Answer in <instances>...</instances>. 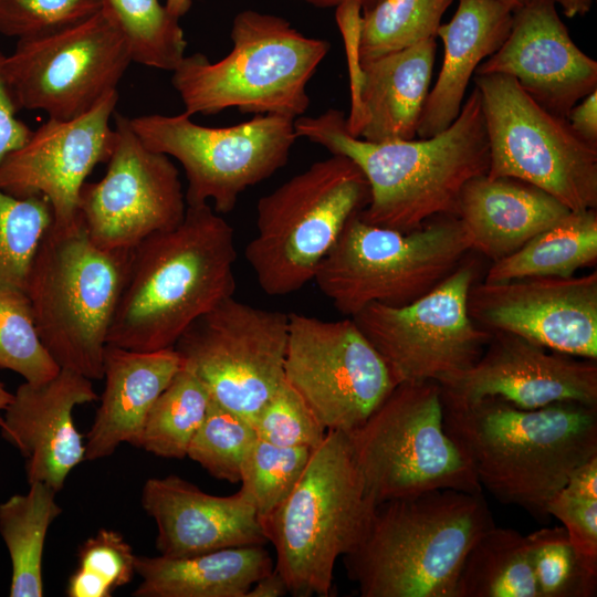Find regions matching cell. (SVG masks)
<instances>
[{
	"mask_svg": "<svg viewBox=\"0 0 597 597\" xmlns=\"http://www.w3.org/2000/svg\"><path fill=\"white\" fill-rule=\"evenodd\" d=\"M297 137L353 160L369 186L358 213L366 223L409 232L439 216H457L464 185L489 170L481 94L473 88L455 121L429 138L368 142L353 136L346 115L327 109L294 121Z\"/></svg>",
	"mask_w": 597,
	"mask_h": 597,
	"instance_id": "1",
	"label": "cell"
},
{
	"mask_svg": "<svg viewBox=\"0 0 597 597\" xmlns=\"http://www.w3.org/2000/svg\"><path fill=\"white\" fill-rule=\"evenodd\" d=\"M442 392V391H441ZM444 428L482 490L546 520L569 475L597 455V406L555 402L520 409L499 398H443Z\"/></svg>",
	"mask_w": 597,
	"mask_h": 597,
	"instance_id": "2",
	"label": "cell"
},
{
	"mask_svg": "<svg viewBox=\"0 0 597 597\" xmlns=\"http://www.w3.org/2000/svg\"><path fill=\"white\" fill-rule=\"evenodd\" d=\"M232 227L210 203L187 205L181 222L132 251L107 345L136 352L174 348L185 331L234 295Z\"/></svg>",
	"mask_w": 597,
	"mask_h": 597,
	"instance_id": "3",
	"label": "cell"
},
{
	"mask_svg": "<svg viewBox=\"0 0 597 597\" xmlns=\"http://www.w3.org/2000/svg\"><path fill=\"white\" fill-rule=\"evenodd\" d=\"M494 524L483 492L436 490L378 503L344 555L363 597H454L463 561Z\"/></svg>",
	"mask_w": 597,
	"mask_h": 597,
	"instance_id": "4",
	"label": "cell"
},
{
	"mask_svg": "<svg viewBox=\"0 0 597 597\" xmlns=\"http://www.w3.org/2000/svg\"><path fill=\"white\" fill-rule=\"evenodd\" d=\"M133 250H105L80 219L53 224L29 269L24 292L39 336L61 369L103 378L108 332L125 285Z\"/></svg>",
	"mask_w": 597,
	"mask_h": 597,
	"instance_id": "5",
	"label": "cell"
},
{
	"mask_svg": "<svg viewBox=\"0 0 597 597\" xmlns=\"http://www.w3.org/2000/svg\"><path fill=\"white\" fill-rule=\"evenodd\" d=\"M229 54L211 62L202 53L182 59L171 85L187 115L227 108L296 119L310 106L307 83L329 51L326 40L310 38L279 15L239 12L232 22Z\"/></svg>",
	"mask_w": 597,
	"mask_h": 597,
	"instance_id": "6",
	"label": "cell"
},
{
	"mask_svg": "<svg viewBox=\"0 0 597 597\" xmlns=\"http://www.w3.org/2000/svg\"><path fill=\"white\" fill-rule=\"evenodd\" d=\"M375 506L350 436L327 430L293 491L260 521L290 595H329L336 561L359 542Z\"/></svg>",
	"mask_w": 597,
	"mask_h": 597,
	"instance_id": "7",
	"label": "cell"
},
{
	"mask_svg": "<svg viewBox=\"0 0 597 597\" xmlns=\"http://www.w3.org/2000/svg\"><path fill=\"white\" fill-rule=\"evenodd\" d=\"M369 201L368 182L343 155L313 163L256 205V233L244 256L260 289L281 296L313 281L348 220Z\"/></svg>",
	"mask_w": 597,
	"mask_h": 597,
	"instance_id": "8",
	"label": "cell"
},
{
	"mask_svg": "<svg viewBox=\"0 0 597 597\" xmlns=\"http://www.w3.org/2000/svg\"><path fill=\"white\" fill-rule=\"evenodd\" d=\"M472 251L457 216H439L401 232L358 213L320 263L313 281L346 317L373 303L402 306L429 293Z\"/></svg>",
	"mask_w": 597,
	"mask_h": 597,
	"instance_id": "9",
	"label": "cell"
},
{
	"mask_svg": "<svg viewBox=\"0 0 597 597\" xmlns=\"http://www.w3.org/2000/svg\"><path fill=\"white\" fill-rule=\"evenodd\" d=\"M349 436L367 494L376 505L436 490L483 492L444 428L437 381L396 385Z\"/></svg>",
	"mask_w": 597,
	"mask_h": 597,
	"instance_id": "10",
	"label": "cell"
},
{
	"mask_svg": "<svg viewBox=\"0 0 597 597\" xmlns=\"http://www.w3.org/2000/svg\"><path fill=\"white\" fill-rule=\"evenodd\" d=\"M489 143L486 176L530 182L570 211L597 208V147L505 74L474 75Z\"/></svg>",
	"mask_w": 597,
	"mask_h": 597,
	"instance_id": "11",
	"label": "cell"
},
{
	"mask_svg": "<svg viewBox=\"0 0 597 597\" xmlns=\"http://www.w3.org/2000/svg\"><path fill=\"white\" fill-rule=\"evenodd\" d=\"M293 118L255 115L227 127L196 124L186 113L129 118L149 149L175 158L187 178V205L212 202L219 213L231 212L250 187L270 178L289 160L298 138Z\"/></svg>",
	"mask_w": 597,
	"mask_h": 597,
	"instance_id": "12",
	"label": "cell"
},
{
	"mask_svg": "<svg viewBox=\"0 0 597 597\" xmlns=\"http://www.w3.org/2000/svg\"><path fill=\"white\" fill-rule=\"evenodd\" d=\"M289 314L228 297L195 321L174 348L212 401L251 423L284 381Z\"/></svg>",
	"mask_w": 597,
	"mask_h": 597,
	"instance_id": "13",
	"label": "cell"
},
{
	"mask_svg": "<svg viewBox=\"0 0 597 597\" xmlns=\"http://www.w3.org/2000/svg\"><path fill=\"white\" fill-rule=\"evenodd\" d=\"M475 280L474 263L463 261L420 298L402 306L373 303L352 317L397 385L440 383L480 358L492 333L468 313V294Z\"/></svg>",
	"mask_w": 597,
	"mask_h": 597,
	"instance_id": "14",
	"label": "cell"
},
{
	"mask_svg": "<svg viewBox=\"0 0 597 597\" xmlns=\"http://www.w3.org/2000/svg\"><path fill=\"white\" fill-rule=\"evenodd\" d=\"M133 62L123 36L101 11L75 25L19 39L3 73L18 109L67 121L117 91Z\"/></svg>",
	"mask_w": 597,
	"mask_h": 597,
	"instance_id": "15",
	"label": "cell"
},
{
	"mask_svg": "<svg viewBox=\"0 0 597 597\" xmlns=\"http://www.w3.org/2000/svg\"><path fill=\"white\" fill-rule=\"evenodd\" d=\"M284 381L326 430L353 433L396 387L384 359L352 317L289 314Z\"/></svg>",
	"mask_w": 597,
	"mask_h": 597,
	"instance_id": "16",
	"label": "cell"
},
{
	"mask_svg": "<svg viewBox=\"0 0 597 597\" xmlns=\"http://www.w3.org/2000/svg\"><path fill=\"white\" fill-rule=\"evenodd\" d=\"M115 142L105 175L86 181L78 219L105 250H133L154 233L178 226L187 202L170 157L146 147L129 118L114 113Z\"/></svg>",
	"mask_w": 597,
	"mask_h": 597,
	"instance_id": "17",
	"label": "cell"
},
{
	"mask_svg": "<svg viewBox=\"0 0 597 597\" xmlns=\"http://www.w3.org/2000/svg\"><path fill=\"white\" fill-rule=\"evenodd\" d=\"M468 313L480 327L597 360V272L474 282Z\"/></svg>",
	"mask_w": 597,
	"mask_h": 597,
	"instance_id": "18",
	"label": "cell"
},
{
	"mask_svg": "<svg viewBox=\"0 0 597 597\" xmlns=\"http://www.w3.org/2000/svg\"><path fill=\"white\" fill-rule=\"evenodd\" d=\"M118 91L87 113L67 121L49 118L27 142L0 163V188L14 197H44L53 226L70 229L78 222V200L86 178L112 154L115 130L111 118Z\"/></svg>",
	"mask_w": 597,
	"mask_h": 597,
	"instance_id": "19",
	"label": "cell"
},
{
	"mask_svg": "<svg viewBox=\"0 0 597 597\" xmlns=\"http://www.w3.org/2000/svg\"><path fill=\"white\" fill-rule=\"evenodd\" d=\"M548 350L495 332L471 367L438 384L443 398L461 404L493 397L525 410L555 402L597 406V360Z\"/></svg>",
	"mask_w": 597,
	"mask_h": 597,
	"instance_id": "20",
	"label": "cell"
},
{
	"mask_svg": "<svg viewBox=\"0 0 597 597\" xmlns=\"http://www.w3.org/2000/svg\"><path fill=\"white\" fill-rule=\"evenodd\" d=\"M556 4V0H528L514 9L507 38L474 74L512 76L538 105L566 118L597 90V62L575 44Z\"/></svg>",
	"mask_w": 597,
	"mask_h": 597,
	"instance_id": "21",
	"label": "cell"
},
{
	"mask_svg": "<svg viewBox=\"0 0 597 597\" xmlns=\"http://www.w3.org/2000/svg\"><path fill=\"white\" fill-rule=\"evenodd\" d=\"M92 380L61 369L41 384L24 381L2 417L3 438L25 458L29 483L60 491L70 472L85 460V442L73 420L76 406L97 400Z\"/></svg>",
	"mask_w": 597,
	"mask_h": 597,
	"instance_id": "22",
	"label": "cell"
},
{
	"mask_svg": "<svg viewBox=\"0 0 597 597\" xmlns=\"http://www.w3.org/2000/svg\"><path fill=\"white\" fill-rule=\"evenodd\" d=\"M142 505L156 523V548L163 556L187 557L268 543L256 511L241 490L212 495L171 474L145 482Z\"/></svg>",
	"mask_w": 597,
	"mask_h": 597,
	"instance_id": "23",
	"label": "cell"
},
{
	"mask_svg": "<svg viewBox=\"0 0 597 597\" xmlns=\"http://www.w3.org/2000/svg\"><path fill=\"white\" fill-rule=\"evenodd\" d=\"M436 52V39H429L363 63L348 56L347 130L375 143L415 138L429 94Z\"/></svg>",
	"mask_w": 597,
	"mask_h": 597,
	"instance_id": "24",
	"label": "cell"
},
{
	"mask_svg": "<svg viewBox=\"0 0 597 597\" xmlns=\"http://www.w3.org/2000/svg\"><path fill=\"white\" fill-rule=\"evenodd\" d=\"M180 367L175 348L136 352L107 345L105 386L86 434L85 460L108 457L122 443L139 447L150 408Z\"/></svg>",
	"mask_w": 597,
	"mask_h": 597,
	"instance_id": "25",
	"label": "cell"
},
{
	"mask_svg": "<svg viewBox=\"0 0 597 597\" xmlns=\"http://www.w3.org/2000/svg\"><path fill=\"white\" fill-rule=\"evenodd\" d=\"M570 210L543 189L513 177L481 175L459 197L457 217L471 241L493 262L563 220Z\"/></svg>",
	"mask_w": 597,
	"mask_h": 597,
	"instance_id": "26",
	"label": "cell"
},
{
	"mask_svg": "<svg viewBox=\"0 0 597 597\" xmlns=\"http://www.w3.org/2000/svg\"><path fill=\"white\" fill-rule=\"evenodd\" d=\"M513 9L502 0H459L452 19L439 27L444 44L441 70L426 100L418 138L432 137L458 117L470 78L507 38Z\"/></svg>",
	"mask_w": 597,
	"mask_h": 597,
	"instance_id": "27",
	"label": "cell"
},
{
	"mask_svg": "<svg viewBox=\"0 0 597 597\" xmlns=\"http://www.w3.org/2000/svg\"><path fill=\"white\" fill-rule=\"evenodd\" d=\"M274 568L263 545L222 548L187 557L136 556L135 597H247Z\"/></svg>",
	"mask_w": 597,
	"mask_h": 597,
	"instance_id": "28",
	"label": "cell"
},
{
	"mask_svg": "<svg viewBox=\"0 0 597 597\" xmlns=\"http://www.w3.org/2000/svg\"><path fill=\"white\" fill-rule=\"evenodd\" d=\"M597 261V211H570L512 254L493 262L485 282L534 276H573Z\"/></svg>",
	"mask_w": 597,
	"mask_h": 597,
	"instance_id": "29",
	"label": "cell"
},
{
	"mask_svg": "<svg viewBox=\"0 0 597 597\" xmlns=\"http://www.w3.org/2000/svg\"><path fill=\"white\" fill-rule=\"evenodd\" d=\"M453 0H380L356 19L338 23L347 56L363 63L436 39Z\"/></svg>",
	"mask_w": 597,
	"mask_h": 597,
	"instance_id": "30",
	"label": "cell"
},
{
	"mask_svg": "<svg viewBox=\"0 0 597 597\" xmlns=\"http://www.w3.org/2000/svg\"><path fill=\"white\" fill-rule=\"evenodd\" d=\"M454 597H540L526 535L493 524L469 549Z\"/></svg>",
	"mask_w": 597,
	"mask_h": 597,
	"instance_id": "31",
	"label": "cell"
},
{
	"mask_svg": "<svg viewBox=\"0 0 597 597\" xmlns=\"http://www.w3.org/2000/svg\"><path fill=\"white\" fill-rule=\"evenodd\" d=\"M25 494H14L0 504V533L10 554L11 597H42V558L45 537L62 510L57 491L31 482Z\"/></svg>",
	"mask_w": 597,
	"mask_h": 597,
	"instance_id": "32",
	"label": "cell"
},
{
	"mask_svg": "<svg viewBox=\"0 0 597 597\" xmlns=\"http://www.w3.org/2000/svg\"><path fill=\"white\" fill-rule=\"evenodd\" d=\"M101 13L125 40L133 62L172 72L185 57L179 19L159 0H102Z\"/></svg>",
	"mask_w": 597,
	"mask_h": 597,
	"instance_id": "33",
	"label": "cell"
},
{
	"mask_svg": "<svg viewBox=\"0 0 597 597\" xmlns=\"http://www.w3.org/2000/svg\"><path fill=\"white\" fill-rule=\"evenodd\" d=\"M211 398L197 376L181 365L146 418L139 448L166 459H184Z\"/></svg>",
	"mask_w": 597,
	"mask_h": 597,
	"instance_id": "34",
	"label": "cell"
},
{
	"mask_svg": "<svg viewBox=\"0 0 597 597\" xmlns=\"http://www.w3.org/2000/svg\"><path fill=\"white\" fill-rule=\"evenodd\" d=\"M52 224L44 197L20 198L0 188V287L24 291L32 259Z\"/></svg>",
	"mask_w": 597,
	"mask_h": 597,
	"instance_id": "35",
	"label": "cell"
},
{
	"mask_svg": "<svg viewBox=\"0 0 597 597\" xmlns=\"http://www.w3.org/2000/svg\"><path fill=\"white\" fill-rule=\"evenodd\" d=\"M0 368L30 384L52 379L61 368L43 345L24 291L0 287Z\"/></svg>",
	"mask_w": 597,
	"mask_h": 597,
	"instance_id": "36",
	"label": "cell"
},
{
	"mask_svg": "<svg viewBox=\"0 0 597 597\" xmlns=\"http://www.w3.org/2000/svg\"><path fill=\"white\" fill-rule=\"evenodd\" d=\"M314 449L281 447L256 438L242 463L241 491L259 520L273 512L293 491Z\"/></svg>",
	"mask_w": 597,
	"mask_h": 597,
	"instance_id": "37",
	"label": "cell"
},
{
	"mask_svg": "<svg viewBox=\"0 0 597 597\" xmlns=\"http://www.w3.org/2000/svg\"><path fill=\"white\" fill-rule=\"evenodd\" d=\"M255 439L249 420L211 400L187 457L214 479L237 483L241 480L245 454Z\"/></svg>",
	"mask_w": 597,
	"mask_h": 597,
	"instance_id": "38",
	"label": "cell"
},
{
	"mask_svg": "<svg viewBox=\"0 0 597 597\" xmlns=\"http://www.w3.org/2000/svg\"><path fill=\"white\" fill-rule=\"evenodd\" d=\"M540 597H595L597 576L582 565L563 525L526 535Z\"/></svg>",
	"mask_w": 597,
	"mask_h": 597,
	"instance_id": "39",
	"label": "cell"
},
{
	"mask_svg": "<svg viewBox=\"0 0 597 597\" xmlns=\"http://www.w3.org/2000/svg\"><path fill=\"white\" fill-rule=\"evenodd\" d=\"M136 555L116 531L101 528L78 549L77 568L67 580L69 597H111L136 574Z\"/></svg>",
	"mask_w": 597,
	"mask_h": 597,
	"instance_id": "40",
	"label": "cell"
},
{
	"mask_svg": "<svg viewBox=\"0 0 597 597\" xmlns=\"http://www.w3.org/2000/svg\"><path fill=\"white\" fill-rule=\"evenodd\" d=\"M256 438L281 447L315 449L327 430L285 381L252 422Z\"/></svg>",
	"mask_w": 597,
	"mask_h": 597,
	"instance_id": "41",
	"label": "cell"
},
{
	"mask_svg": "<svg viewBox=\"0 0 597 597\" xmlns=\"http://www.w3.org/2000/svg\"><path fill=\"white\" fill-rule=\"evenodd\" d=\"M102 0H0V33L19 39L55 32L101 11Z\"/></svg>",
	"mask_w": 597,
	"mask_h": 597,
	"instance_id": "42",
	"label": "cell"
},
{
	"mask_svg": "<svg viewBox=\"0 0 597 597\" xmlns=\"http://www.w3.org/2000/svg\"><path fill=\"white\" fill-rule=\"evenodd\" d=\"M546 513L562 523L582 565L597 576V499L559 490L548 502Z\"/></svg>",
	"mask_w": 597,
	"mask_h": 597,
	"instance_id": "43",
	"label": "cell"
},
{
	"mask_svg": "<svg viewBox=\"0 0 597 597\" xmlns=\"http://www.w3.org/2000/svg\"><path fill=\"white\" fill-rule=\"evenodd\" d=\"M4 56L0 52V163L12 150L22 146L32 129L18 116V107L13 102L3 73Z\"/></svg>",
	"mask_w": 597,
	"mask_h": 597,
	"instance_id": "44",
	"label": "cell"
},
{
	"mask_svg": "<svg viewBox=\"0 0 597 597\" xmlns=\"http://www.w3.org/2000/svg\"><path fill=\"white\" fill-rule=\"evenodd\" d=\"M566 121L583 142L597 147V90L580 100L569 111Z\"/></svg>",
	"mask_w": 597,
	"mask_h": 597,
	"instance_id": "45",
	"label": "cell"
},
{
	"mask_svg": "<svg viewBox=\"0 0 597 597\" xmlns=\"http://www.w3.org/2000/svg\"><path fill=\"white\" fill-rule=\"evenodd\" d=\"M561 490L574 496L597 499V455L580 464Z\"/></svg>",
	"mask_w": 597,
	"mask_h": 597,
	"instance_id": "46",
	"label": "cell"
},
{
	"mask_svg": "<svg viewBox=\"0 0 597 597\" xmlns=\"http://www.w3.org/2000/svg\"><path fill=\"white\" fill-rule=\"evenodd\" d=\"M286 594H289L287 585L274 567L252 585L247 597H283Z\"/></svg>",
	"mask_w": 597,
	"mask_h": 597,
	"instance_id": "47",
	"label": "cell"
},
{
	"mask_svg": "<svg viewBox=\"0 0 597 597\" xmlns=\"http://www.w3.org/2000/svg\"><path fill=\"white\" fill-rule=\"evenodd\" d=\"M594 0H556L563 13L568 18L585 15L589 12Z\"/></svg>",
	"mask_w": 597,
	"mask_h": 597,
	"instance_id": "48",
	"label": "cell"
},
{
	"mask_svg": "<svg viewBox=\"0 0 597 597\" xmlns=\"http://www.w3.org/2000/svg\"><path fill=\"white\" fill-rule=\"evenodd\" d=\"M320 8H337L343 3L353 2L362 8V12L370 9L380 0H300Z\"/></svg>",
	"mask_w": 597,
	"mask_h": 597,
	"instance_id": "49",
	"label": "cell"
},
{
	"mask_svg": "<svg viewBox=\"0 0 597 597\" xmlns=\"http://www.w3.org/2000/svg\"><path fill=\"white\" fill-rule=\"evenodd\" d=\"M165 7L175 18L184 17L191 7V0H165Z\"/></svg>",
	"mask_w": 597,
	"mask_h": 597,
	"instance_id": "50",
	"label": "cell"
},
{
	"mask_svg": "<svg viewBox=\"0 0 597 597\" xmlns=\"http://www.w3.org/2000/svg\"><path fill=\"white\" fill-rule=\"evenodd\" d=\"M13 398V394L7 390L0 381V426L2 425L1 411H4Z\"/></svg>",
	"mask_w": 597,
	"mask_h": 597,
	"instance_id": "51",
	"label": "cell"
},
{
	"mask_svg": "<svg viewBox=\"0 0 597 597\" xmlns=\"http://www.w3.org/2000/svg\"><path fill=\"white\" fill-rule=\"evenodd\" d=\"M506 4H509L513 10L516 8H520L524 3H526L528 0H502Z\"/></svg>",
	"mask_w": 597,
	"mask_h": 597,
	"instance_id": "52",
	"label": "cell"
}]
</instances>
